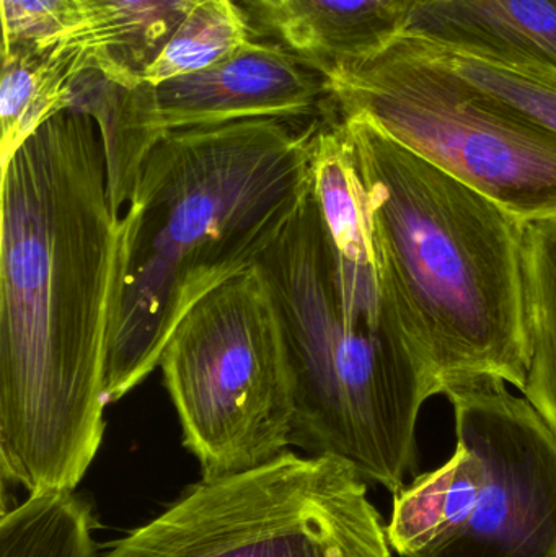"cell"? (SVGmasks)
I'll list each match as a JSON object with an SVG mask.
<instances>
[{
  "label": "cell",
  "instance_id": "4",
  "mask_svg": "<svg viewBox=\"0 0 556 557\" xmlns=\"http://www.w3.org/2000/svg\"><path fill=\"white\" fill-rule=\"evenodd\" d=\"M339 117L440 395L482 379L521 389L528 222L411 152L369 117Z\"/></svg>",
  "mask_w": 556,
  "mask_h": 557
},
{
  "label": "cell",
  "instance_id": "16",
  "mask_svg": "<svg viewBox=\"0 0 556 557\" xmlns=\"http://www.w3.org/2000/svg\"><path fill=\"white\" fill-rule=\"evenodd\" d=\"M91 507L74 491L29 494L3 510L0 557H100Z\"/></svg>",
  "mask_w": 556,
  "mask_h": 557
},
{
  "label": "cell",
  "instance_id": "13",
  "mask_svg": "<svg viewBox=\"0 0 556 557\" xmlns=\"http://www.w3.org/2000/svg\"><path fill=\"white\" fill-rule=\"evenodd\" d=\"M0 163L55 114L71 108L84 59L72 49L18 46L2 52Z\"/></svg>",
  "mask_w": 556,
  "mask_h": 557
},
{
  "label": "cell",
  "instance_id": "6",
  "mask_svg": "<svg viewBox=\"0 0 556 557\" xmlns=\"http://www.w3.org/2000/svg\"><path fill=\"white\" fill-rule=\"evenodd\" d=\"M183 445L205 480L289 450L296 380L270 288L257 267L196 301L160 354Z\"/></svg>",
  "mask_w": 556,
  "mask_h": 557
},
{
  "label": "cell",
  "instance_id": "9",
  "mask_svg": "<svg viewBox=\"0 0 556 557\" xmlns=\"http://www.w3.org/2000/svg\"><path fill=\"white\" fill-rule=\"evenodd\" d=\"M134 100L156 140L173 131L254 117L336 114L325 75L283 45L254 41L232 58L156 85H134Z\"/></svg>",
  "mask_w": 556,
  "mask_h": 557
},
{
  "label": "cell",
  "instance_id": "12",
  "mask_svg": "<svg viewBox=\"0 0 556 557\" xmlns=\"http://www.w3.org/2000/svg\"><path fill=\"white\" fill-rule=\"evenodd\" d=\"M198 2L81 0L84 23L55 46L78 52L87 69L124 87H134Z\"/></svg>",
  "mask_w": 556,
  "mask_h": 557
},
{
  "label": "cell",
  "instance_id": "11",
  "mask_svg": "<svg viewBox=\"0 0 556 557\" xmlns=\"http://www.w3.org/2000/svg\"><path fill=\"white\" fill-rule=\"evenodd\" d=\"M404 54L449 72L556 136V67L508 46L410 25L388 39Z\"/></svg>",
  "mask_w": 556,
  "mask_h": 557
},
{
  "label": "cell",
  "instance_id": "14",
  "mask_svg": "<svg viewBox=\"0 0 556 557\" xmlns=\"http://www.w3.org/2000/svg\"><path fill=\"white\" fill-rule=\"evenodd\" d=\"M522 276L526 382L519 392L556 435V215L526 224Z\"/></svg>",
  "mask_w": 556,
  "mask_h": 557
},
{
  "label": "cell",
  "instance_id": "1",
  "mask_svg": "<svg viewBox=\"0 0 556 557\" xmlns=\"http://www.w3.org/2000/svg\"><path fill=\"white\" fill-rule=\"evenodd\" d=\"M0 165L2 480L74 491L107 431L126 224L87 114H55Z\"/></svg>",
  "mask_w": 556,
  "mask_h": 557
},
{
  "label": "cell",
  "instance_id": "15",
  "mask_svg": "<svg viewBox=\"0 0 556 557\" xmlns=\"http://www.w3.org/2000/svg\"><path fill=\"white\" fill-rule=\"evenodd\" d=\"M413 25L508 46L556 67V0H430Z\"/></svg>",
  "mask_w": 556,
  "mask_h": 557
},
{
  "label": "cell",
  "instance_id": "8",
  "mask_svg": "<svg viewBox=\"0 0 556 557\" xmlns=\"http://www.w3.org/2000/svg\"><path fill=\"white\" fill-rule=\"evenodd\" d=\"M100 557H394L368 483L343 460L286 450L189 486Z\"/></svg>",
  "mask_w": 556,
  "mask_h": 557
},
{
  "label": "cell",
  "instance_id": "3",
  "mask_svg": "<svg viewBox=\"0 0 556 557\" xmlns=\"http://www.w3.org/2000/svg\"><path fill=\"white\" fill-rule=\"evenodd\" d=\"M335 116V114H332ZM254 117L165 134L123 219L126 268L108 362V405L143 385L189 308L257 267L312 188L326 120Z\"/></svg>",
  "mask_w": 556,
  "mask_h": 557
},
{
  "label": "cell",
  "instance_id": "2",
  "mask_svg": "<svg viewBox=\"0 0 556 557\" xmlns=\"http://www.w3.org/2000/svg\"><path fill=\"white\" fill-rule=\"evenodd\" d=\"M257 268L296 380L291 447L398 493L417 465L421 409L440 386L351 153L317 159L309 196Z\"/></svg>",
  "mask_w": 556,
  "mask_h": 557
},
{
  "label": "cell",
  "instance_id": "5",
  "mask_svg": "<svg viewBox=\"0 0 556 557\" xmlns=\"http://www.w3.org/2000/svg\"><path fill=\"white\" fill-rule=\"evenodd\" d=\"M456 451L394 494L385 525L401 557H556V435L508 383L446 393Z\"/></svg>",
  "mask_w": 556,
  "mask_h": 557
},
{
  "label": "cell",
  "instance_id": "7",
  "mask_svg": "<svg viewBox=\"0 0 556 557\" xmlns=\"http://www.w3.org/2000/svg\"><path fill=\"white\" fill-rule=\"evenodd\" d=\"M322 72L338 116L362 114L522 222L556 215V136L392 46Z\"/></svg>",
  "mask_w": 556,
  "mask_h": 557
},
{
  "label": "cell",
  "instance_id": "17",
  "mask_svg": "<svg viewBox=\"0 0 556 557\" xmlns=\"http://www.w3.org/2000/svg\"><path fill=\"white\" fill-rule=\"evenodd\" d=\"M250 41V22L238 0H199L143 72L139 85L205 71L232 58Z\"/></svg>",
  "mask_w": 556,
  "mask_h": 557
},
{
  "label": "cell",
  "instance_id": "10",
  "mask_svg": "<svg viewBox=\"0 0 556 557\" xmlns=\"http://www.w3.org/2000/svg\"><path fill=\"white\" fill-rule=\"evenodd\" d=\"M281 45L316 69L378 51L430 0H240Z\"/></svg>",
  "mask_w": 556,
  "mask_h": 557
},
{
  "label": "cell",
  "instance_id": "18",
  "mask_svg": "<svg viewBox=\"0 0 556 557\" xmlns=\"http://www.w3.org/2000/svg\"><path fill=\"white\" fill-rule=\"evenodd\" d=\"M82 23L81 0H2V52L18 46L52 48Z\"/></svg>",
  "mask_w": 556,
  "mask_h": 557
}]
</instances>
